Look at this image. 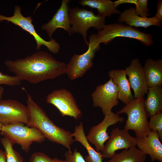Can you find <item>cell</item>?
Here are the masks:
<instances>
[{
	"label": "cell",
	"instance_id": "obj_13",
	"mask_svg": "<svg viewBox=\"0 0 162 162\" xmlns=\"http://www.w3.org/2000/svg\"><path fill=\"white\" fill-rule=\"evenodd\" d=\"M136 146V137L131 136L128 130L117 127L111 131L101 153L103 157L110 158L117 150L128 149Z\"/></svg>",
	"mask_w": 162,
	"mask_h": 162
},
{
	"label": "cell",
	"instance_id": "obj_25",
	"mask_svg": "<svg viewBox=\"0 0 162 162\" xmlns=\"http://www.w3.org/2000/svg\"><path fill=\"white\" fill-rule=\"evenodd\" d=\"M149 127L151 130L158 133L159 138L162 140V112L150 117L148 122Z\"/></svg>",
	"mask_w": 162,
	"mask_h": 162
},
{
	"label": "cell",
	"instance_id": "obj_33",
	"mask_svg": "<svg viewBox=\"0 0 162 162\" xmlns=\"http://www.w3.org/2000/svg\"><path fill=\"white\" fill-rule=\"evenodd\" d=\"M4 88L3 86H0V100L2 97L3 94L4 93Z\"/></svg>",
	"mask_w": 162,
	"mask_h": 162
},
{
	"label": "cell",
	"instance_id": "obj_32",
	"mask_svg": "<svg viewBox=\"0 0 162 162\" xmlns=\"http://www.w3.org/2000/svg\"><path fill=\"white\" fill-rule=\"evenodd\" d=\"M0 162H7L5 152L1 149H0Z\"/></svg>",
	"mask_w": 162,
	"mask_h": 162
},
{
	"label": "cell",
	"instance_id": "obj_9",
	"mask_svg": "<svg viewBox=\"0 0 162 162\" xmlns=\"http://www.w3.org/2000/svg\"><path fill=\"white\" fill-rule=\"evenodd\" d=\"M46 101L55 106L62 116H69L77 120L82 116V112L74 96L66 89L53 90L47 95Z\"/></svg>",
	"mask_w": 162,
	"mask_h": 162
},
{
	"label": "cell",
	"instance_id": "obj_18",
	"mask_svg": "<svg viewBox=\"0 0 162 162\" xmlns=\"http://www.w3.org/2000/svg\"><path fill=\"white\" fill-rule=\"evenodd\" d=\"M108 74L113 82L118 87V99L125 104L133 101L135 98L131 93L125 70L114 69L110 71Z\"/></svg>",
	"mask_w": 162,
	"mask_h": 162
},
{
	"label": "cell",
	"instance_id": "obj_15",
	"mask_svg": "<svg viewBox=\"0 0 162 162\" xmlns=\"http://www.w3.org/2000/svg\"><path fill=\"white\" fill-rule=\"evenodd\" d=\"M70 0H62L61 5L51 19L47 23L43 25L41 29L45 31L50 39L57 28L64 29L70 36L73 34L69 16V4Z\"/></svg>",
	"mask_w": 162,
	"mask_h": 162
},
{
	"label": "cell",
	"instance_id": "obj_1",
	"mask_svg": "<svg viewBox=\"0 0 162 162\" xmlns=\"http://www.w3.org/2000/svg\"><path fill=\"white\" fill-rule=\"evenodd\" d=\"M4 64L10 71L22 81L25 80L34 84L65 74L67 65L42 50L23 58L7 60Z\"/></svg>",
	"mask_w": 162,
	"mask_h": 162
},
{
	"label": "cell",
	"instance_id": "obj_7",
	"mask_svg": "<svg viewBox=\"0 0 162 162\" xmlns=\"http://www.w3.org/2000/svg\"><path fill=\"white\" fill-rule=\"evenodd\" d=\"M88 42L87 51L82 54H74L66 65L65 74L71 80L82 77L93 66L95 53L100 48L96 34L90 35Z\"/></svg>",
	"mask_w": 162,
	"mask_h": 162
},
{
	"label": "cell",
	"instance_id": "obj_20",
	"mask_svg": "<svg viewBox=\"0 0 162 162\" xmlns=\"http://www.w3.org/2000/svg\"><path fill=\"white\" fill-rule=\"evenodd\" d=\"M144 106L148 117L162 112L161 85L148 88L147 97L144 100Z\"/></svg>",
	"mask_w": 162,
	"mask_h": 162
},
{
	"label": "cell",
	"instance_id": "obj_26",
	"mask_svg": "<svg viewBox=\"0 0 162 162\" xmlns=\"http://www.w3.org/2000/svg\"><path fill=\"white\" fill-rule=\"evenodd\" d=\"M22 80L17 76H11L0 72V86L5 85L15 86L20 85Z\"/></svg>",
	"mask_w": 162,
	"mask_h": 162
},
{
	"label": "cell",
	"instance_id": "obj_10",
	"mask_svg": "<svg viewBox=\"0 0 162 162\" xmlns=\"http://www.w3.org/2000/svg\"><path fill=\"white\" fill-rule=\"evenodd\" d=\"M119 90L118 86L111 78L104 84L98 86L92 94L93 106L100 107L104 115L110 113L118 103Z\"/></svg>",
	"mask_w": 162,
	"mask_h": 162
},
{
	"label": "cell",
	"instance_id": "obj_22",
	"mask_svg": "<svg viewBox=\"0 0 162 162\" xmlns=\"http://www.w3.org/2000/svg\"><path fill=\"white\" fill-rule=\"evenodd\" d=\"M82 6H88L97 9L98 15L104 17L114 14H119L121 11L116 8L114 2L110 0H81L78 2Z\"/></svg>",
	"mask_w": 162,
	"mask_h": 162
},
{
	"label": "cell",
	"instance_id": "obj_19",
	"mask_svg": "<svg viewBox=\"0 0 162 162\" xmlns=\"http://www.w3.org/2000/svg\"><path fill=\"white\" fill-rule=\"evenodd\" d=\"M148 87L162 84V59L154 60L148 58L145 61L143 67Z\"/></svg>",
	"mask_w": 162,
	"mask_h": 162
},
{
	"label": "cell",
	"instance_id": "obj_23",
	"mask_svg": "<svg viewBox=\"0 0 162 162\" xmlns=\"http://www.w3.org/2000/svg\"><path fill=\"white\" fill-rule=\"evenodd\" d=\"M146 155L136 147L116 153L107 162H145Z\"/></svg>",
	"mask_w": 162,
	"mask_h": 162
},
{
	"label": "cell",
	"instance_id": "obj_27",
	"mask_svg": "<svg viewBox=\"0 0 162 162\" xmlns=\"http://www.w3.org/2000/svg\"><path fill=\"white\" fill-rule=\"evenodd\" d=\"M65 160L67 162H86L82 155L75 148L72 152L68 149L64 154Z\"/></svg>",
	"mask_w": 162,
	"mask_h": 162
},
{
	"label": "cell",
	"instance_id": "obj_14",
	"mask_svg": "<svg viewBox=\"0 0 162 162\" xmlns=\"http://www.w3.org/2000/svg\"><path fill=\"white\" fill-rule=\"evenodd\" d=\"M128 80L134 93V98H144L147 94L148 87L143 68L138 58L133 59L130 64L125 70Z\"/></svg>",
	"mask_w": 162,
	"mask_h": 162
},
{
	"label": "cell",
	"instance_id": "obj_21",
	"mask_svg": "<svg viewBox=\"0 0 162 162\" xmlns=\"http://www.w3.org/2000/svg\"><path fill=\"white\" fill-rule=\"evenodd\" d=\"M71 135L74 137V141L80 142L87 150L88 155L86 156L84 158L86 162H103L101 152L95 150L87 140L82 122H80L79 125H76L74 132Z\"/></svg>",
	"mask_w": 162,
	"mask_h": 162
},
{
	"label": "cell",
	"instance_id": "obj_17",
	"mask_svg": "<svg viewBox=\"0 0 162 162\" xmlns=\"http://www.w3.org/2000/svg\"><path fill=\"white\" fill-rule=\"evenodd\" d=\"M118 23L125 22L128 26L136 27L147 28L151 26L161 27L162 21L155 16L152 17H142L137 14L135 8L132 7L125 10L118 19Z\"/></svg>",
	"mask_w": 162,
	"mask_h": 162
},
{
	"label": "cell",
	"instance_id": "obj_5",
	"mask_svg": "<svg viewBox=\"0 0 162 162\" xmlns=\"http://www.w3.org/2000/svg\"><path fill=\"white\" fill-rule=\"evenodd\" d=\"M99 44L106 45L116 37L133 38L140 41L144 45L149 46L154 44L151 34L142 32L138 29L122 23H114L105 25L96 34Z\"/></svg>",
	"mask_w": 162,
	"mask_h": 162
},
{
	"label": "cell",
	"instance_id": "obj_28",
	"mask_svg": "<svg viewBox=\"0 0 162 162\" xmlns=\"http://www.w3.org/2000/svg\"><path fill=\"white\" fill-rule=\"evenodd\" d=\"M148 2L147 0H137L135 4V10L137 15L142 17H146L149 15Z\"/></svg>",
	"mask_w": 162,
	"mask_h": 162
},
{
	"label": "cell",
	"instance_id": "obj_6",
	"mask_svg": "<svg viewBox=\"0 0 162 162\" xmlns=\"http://www.w3.org/2000/svg\"><path fill=\"white\" fill-rule=\"evenodd\" d=\"M69 16L73 33L81 34L88 46L87 35L89 28L93 27L99 31L106 25V17L95 15L92 10L78 7L70 8Z\"/></svg>",
	"mask_w": 162,
	"mask_h": 162
},
{
	"label": "cell",
	"instance_id": "obj_29",
	"mask_svg": "<svg viewBox=\"0 0 162 162\" xmlns=\"http://www.w3.org/2000/svg\"><path fill=\"white\" fill-rule=\"evenodd\" d=\"M53 159L45 153L37 152L32 154L29 162H53Z\"/></svg>",
	"mask_w": 162,
	"mask_h": 162
},
{
	"label": "cell",
	"instance_id": "obj_4",
	"mask_svg": "<svg viewBox=\"0 0 162 162\" xmlns=\"http://www.w3.org/2000/svg\"><path fill=\"white\" fill-rule=\"evenodd\" d=\"M24 124L19 123L3 125L0 134L13 144L20 145L21 149L28 153L33 142H42L46 138L37 128L25 126Z\"/></svg>",
	"mask_w": 162,
	"mask_h": 162
},
{
	"label": "cell",
	"instance_id": "obj_2",
	"mask_svg": "<svg viewBox=\"0 0 162 162\" xmlns=\"http://www.w3.org/2000/svg\"><path fill=\"white\" fill-rule=\"evenodd\" d=\"M26 93V103L29 114L28 123L27 125L38 129L45 138L51 142L61 144L68 149L74 141L71 133L55 124L49 118L43 109L33 100L24 88Z\"/></svg>",
	"mask_w": 162,
	"mask_h": 162
},
{
	"label": "cell",
	"instance_id": "obj_31",
	"mask_svg": "<svg viewBox=\"0 0 162 162\" xmlns=\"http://www.w3.org/2000/svg\"><path fill=\"white\" fill-rule=\"evenodd\" d=\"M137 0H118L114 2L115 7L116 8L121 4L125 3L134 4H135L136 3Z\"/></svg>",
	"mask_w": 162,
	"mask_h": 162
},
{
	"label": "cell",
	"instance_id": "obj_30",
	"mask_svg": "<svg viewBox=\"0 0 162 162\" xmlns=\"http://www.w3.org/2000/svg\"><path fill=\"white\" fill-rule=\"evenodd\" d=\"M157 12L154 16L158 19L162 21V1H158L157 4Z\"/></svg>",
	"mask_w": 162,
	"mask_h": 162
},
{
	"label": "cell",
	"instance_id": "obj_12",
	"mask_svg": "<svg viewBox=\"0 0 162 162\" xmlns=\"http://www.w3.org/2000/svg\"><path fill=\"white\" fill-rule=\"evenodd\" d=\"M104 116L102 121L92 127L86 136L88 142L94 145L96 151L98 152L103 151L105 142L110 137L107 132L108 128L124 121L123 117L112 111Z\"/></svg>",
	"mask_w": 162,
	"mask_h": 162
},
{
	"label": "cell",
	"instance_id": "obj_34",
	"mask_svg": "<svg viewBox=\"0 0 162 162\" xmlns=\"http://www.w3.org/2000/svg\"><path fill=\"white\" fill-rule=\"evenodd\" d=\"M53 162H67L65 160H60L56 158H53Z\"/></svg>",
	"mask_w": 162,
	"mask_h": 162
},
{
	"label": "cell",
	"instance_id": "obj_24",
	"mask_svg": "<svg viewBox=\"0 0 162 162\" xmlns=\"http://www.w3.org/2000/svg\"><path fill=\"white\" fill-rule=\"evenodd\" d=\"M0 141L5 150L7 162H24L23 157L13 148V145L8 139L4 137Z\"/></svg>",
	"mask_w": 162,
	"mask_h": 162
},
{
	"label": "cell",
	"instance_id": "obj_8",
	"mask_svg": "<svg viewBox=\"0 0 162 162\" xmlns=\"http://www.w3.org/2000/svg\"><path fill=\"white\" fill-rule=\"evenodd\" d=\"M14 11V15L8 17L0 14V22L6 20L20 27L29 33L36 41L37 50H39L43 45L46 46L50 52L54 54L59 52L61 47L59 44L55 39L52 38L50 41H47L41 37L35 29L31 16H24L21 13L20 7L18 5L15 6Z\"/></svg>",
	"mask_w": 162,
	"mask_h": 162
},
{
	"label": "cell",
	"instance_id": "obj_3",
	"mask_svg": "<svg viewBox=\"0 0 162 162\" xmlns=\"http://www.w3.org/2000/svg\"><path fill=\"white\" fill-rule=\"evenodd\" d=\"M144 100V98H135L116 113L118 115L123 113L127 115V119L124 129L134 130L136 137L137 138L147 136L151 130L147 120Z\"/></svg>",
	"mask_w": 162,
	"mask_h": 162
},
{
	"label": "cell",
	"instance_id": "obj_11",
	"mask_svg": "<svg viewBox=\"0 0 162 162\" xmlns=\"http://www.w3.org/2000/svg\"><path fill=\"white\" fill-rule=\"evenodd\" d=\"M28 120L26 106L16 100H0V122L3 125L19 123L27 124Z\"/></svg>",
	"mask_w": 162,
	"mask_h": 162
},
{
	"label": "cell",
	"instance_id": "obj_16",
	"mask_svg": "<svg viewBox=\"0 0 162 162\" xmlns=\"http://www.w3.org/2000/svg\"><path fill=\"white\" fill-rule=\"evenodd\" d=\"M136 138V146L139 150L149 155L152 161L162 162V144L157 132L151 130L144 137Z\"/></svg>",
	"mask_w": 162,
	"mask_h": 162
},
{
	"label": "cell",
	"instance_id": "obj_35",
	"mask_svg": "<svg viewBox=\"0 0 162 162\" xmlns=\"http://www.w3.org/2000/svg\"><path fill=\"white\" fill-rule=\"evenodd\" d=\"M3 125V124L0 122V131L1 130Z\"/></svg>",
	"mask_w": 162,
	"mask_h": 162
}]
</instances>
